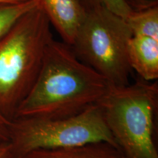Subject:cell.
<instances>
[{
    "mask_svg": "<svg viewBox=\"0 0 158 158\" xmlns=\"http://www.w3.org/2000/svg\"><path fill=\"white\" fill-rule=\"evenodd\" d=\"M16 158H124L116 146L108 143H90L80 147L39 149Z\"/></svg>",
    "mask_w": 158,
    "mask_h": 158,
    "instance_id": "ba28073f",
    "label": "cell"
},
{
    "mask_svg": "<svg viewBox=\"0 0 158 158\" xmlns=\"http://www.w3.org/2000/svg\"><path fill=\"white\" fill-rule=\"evenodd\" d=\"M40 5L63 43L72 46L86 14L84 0H40Z\"/></svg>",
    "mask_w": 158,
    "mask_h": 158,
    "instance_id": "8992f818",
    "label": "cell"
},
{
    "mask_svg": "<svg viewBox=\"0 0 158 158\" xmlns=\"http://www.w3.org/2000/svg\"><path fill=\"white\" fill-rule=\"evenodd\" d=\"M132 36L124 18L102 5H89L71 48L110 86H127L133 73L127 58Z\"/></svg>",
    "mask_w": 158,
    "mask_h": 158,
    "instance_id": "277c9868",
    "label": "cell"
},
{
    "mask_svg": "<svg viewBox=\"0 0 158 158\" xmlns=\"http://www.w3.org/2000/svg\"><path fill=\"white\" fill-rule=\"evenodd\" d=\"M51 27L40 2L0 37V114L9 121L15 117L37 78L47 46L54 39Z\"/></svg>",
    "mask_w": 158,
    "mask_h": 158,
    "instance_id": "7a4b0ae2",
    "label": "cell"
},
{
    "mask_svg": "<svg viewBox=\"0 0 158 158\" xmlns=\"http://www.w3.org/2000/svg\"><path fill=\"white\" fill-rule=\"evenodd\" d=\"M127 58L132 70L140 78L155 81L158 78V40L132 36L127 46Z\"/></svg>",
    "mask_w": 158,
    "mask_h": 158,
    "instance_id": "52a82bcc",
    "label": "cell"
},
{
    "mask_svg": "<svg viewBox=\"0 0 158 158\" xmlns=\"http://www.w3.org/2000/svg\"><path fill=\"white\" fill-rule=\"evenodd\" d=\"M0 158H12V149L10 142L0 144Z\"/></svg>",
    "mask_w": 158,
    "mask_h": 158,
    "instance_id": "5bb4252c",
    "label": "cell"
},
{
    "mask_svg": "<svg viewBox=\"0 0 158 158\" xmlns=\"http://www.w3.org/2000/svg\"><path fill=\"white\" fill-rule=\"evenodd\" d=\"M9 142L12 158L35 150L64 149L90 143H108L116 147L98 103L67 117L15 118L10 122Z\"/></svg>",
    "mask_w": 158,
    "mask_h": 158,
    "instance_id": "5b68a950",
    "label": "cell"
},
{
    "mask_svg": "<svg viewBox=\"0 0 158 158\" xmlns=\"http://www.w3.org/2000/svg\"><path fill=\"white\" fill-rule=\"evenodd\" d=\"M110 86L103 77L77 58L70 45L53 39L36 81L15 118L76 115L98 103Z\"/></svg>",
    "mask_w": 158,
    "mask_h": 158,
    "instance_id": "6da1fadb",
    "label": "cell"
},
{
    "mask_svg": "<svg viewBox=\"0 0 158 158\" xmlns=\"http://www.w3.org/2000/svg\"><path fill=\"white\" fill-rule=\"evenodd\" d=\"M30 0H0V4H20Z\"/></svg>",
    "mask_w": 158,
    "mask_h": 158,
    "instance_id": "9a60e30c",
    "label": "cell"
},
{
    "mask_svg": "<svg viewBox=\"0 0 158 158\" xmlns=\"http://www.w3.org/2000/svg\"><path fill=\"white\" fill-rule=\"evenodd\" d=\"M86 6L100 5L106 7L115 14L126 19L133 10L125 0H84Z\"/></svg>",
    "mask_w": 158,
    "mask_h": 158,
    "instance_id": "8fae6325",
    "label": "cell"
},
{
    "mask_svg": "<svg viewBox=\"0 0 158 158\" xmlns=\"http://www.w3.org/2000/svg\"><path fill=\"white\" fill-rule=\"evenodd\" d=\"M98 104L124 158H158L157 81L140 78L127 86H110Z\"/></svg>",
    "mask_w": 158,
    "mask_h": 158,
    "instance_id": "3957f363",
    "label": "cell"
},
{
    "mask_svg": "<svg viewBox=\"0 0 158 158\" xmlns=\"http://www.w3.org/2000/svg\"><path fill=\"white\" fill-rule=\"evenodd\" d=\"M10 122L0 114V144L10 141Z\"/></svg>",
    "mask_w": 158,
    "mask_h": 158,
    "instance_id": "7c38bea8",
    "label": "cell"
},
{
    "mask_svg": "<svg viewBox=\"0 0 158 158\" xmlns=\"http://www.w3.org/2000/svg\"><path fill=\"white\" fill-rule=\"evenodd\" d=\"M124 19L133 36L158 40V5L133 10Z\"/></svg>",
    "mask_w": 158,
    "mask_h": 158,
    "instance_id": "9c48e42d",
    "label": "cell"
},
{
    "mask_svg": "<svg viewBox=\"0 0 158 158\" xmlns=\"http://www.w3.org/2000/svg\"><path fill=\"white\" fill-rule=\"evenodd\" d=\"M40 2V0H30L20 4H0V37L23 15L38 5Z\"/></svg>",
    "mask_w": 158,
    "mask_h": 158,
    "instance_id": "30bf717a",
    "label": "cell"
},
{
    "mask_svg": "<svg viewBox=\"0 0 158 158\" xmlns=\"http://www.w3.org/2000/svg\"><path fill=\"white\" fill-rule=\"evenodd\" d=\"M133 10H141L151 6L157 5L158 0H125Z\"/></svg>",
    "mask_w": 158,
    "mask_h": 158,
    "instance_id": "4fadbf2b",
    "label": "cell"
}]
</instances>
